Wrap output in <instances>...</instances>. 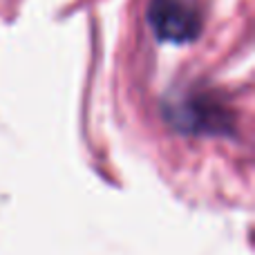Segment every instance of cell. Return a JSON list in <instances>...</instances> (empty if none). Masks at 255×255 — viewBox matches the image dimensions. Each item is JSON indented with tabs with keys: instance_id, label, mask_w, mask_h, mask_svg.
Here are the masks:
<instances>
[{
	"instance_id": "obj_1",
	"label": "cell",
	"mask_w": 255,
	"mask_h": 255,
	"mask_svg": "<svg viewBox=\"0 0 255 255\" xmlns=\"http://www.w3.org/2000/svg\"><path fill=\"white\" fill-rule=\"evenodd\" d=\"M148 22L159 40L190 43L204 29L199 0H150Z\"/></svg>"
}]
</instances>
